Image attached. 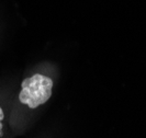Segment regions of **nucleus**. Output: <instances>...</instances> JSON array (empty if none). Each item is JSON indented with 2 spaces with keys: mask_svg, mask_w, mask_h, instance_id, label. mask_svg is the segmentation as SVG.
I'll use <instances>...</instances> for the list:
<instances>
[{
  "mask_svg": "<svg viewBox=\"0 0 146 138\" xmlns=\"http://www.w3.org/2000/svg\"><path fill=\"white\" fill-rule=\"evenodd\" d=\"M53 80L43 73H33L22 80L18 100L20 104L34 110L45 104L51 99Z\"/></svg>",
  "mask_w": 146,
  "mask_h": 138,
  "instance_id": "obj_1",
  "label": "nucleus"
},
{
  "mask_svg": "<svg viewBox=\"0 0 146 138\" xmlns=\"http://www.w3.org/2000/svg\"><path fill=\"white\" fill-rule=\"evenodd\" d=\"M5 118H6V112L0 105V138L5 136Z\"/></svg>",
  "mask_w": 146,
  "mask_h": 138,
  "instance_id": "obj_2",
  "label": "nucleus"
}]
</instances>
